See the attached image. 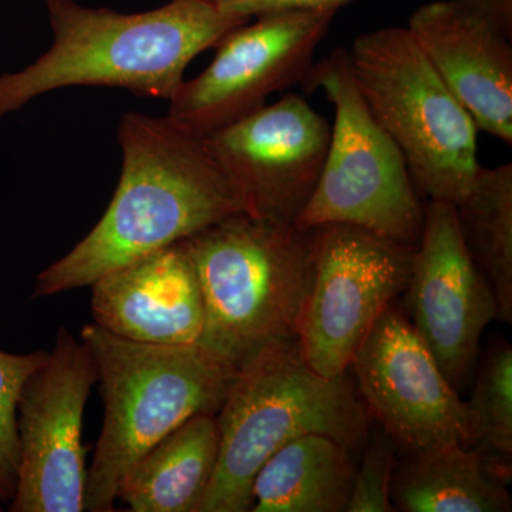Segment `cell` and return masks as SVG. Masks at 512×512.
<instances>
[{"instance_id": "cell-1", "label": "cell", "mask_w": 512, "mask_h": 512, "mask_svg": "<svg viewBox=\"0 0 512 512\" xmlns=\"http://www.w3.org/2000/svg\"><path fill=\"white\" fill-rule=\"evenodd\" d=\"M119 143L123 168L109 208L69 254L37 275L33 298L90 286L113 269L247 211L201 138L167 117L124 114Z\"/></svg>"}, {"instance_id": "cell-2", "label": "cell", "mask_w": 512, "mask_h": 512, "mask_svg": "<svg viewBox=\"0 0 512 512\" xmlns=\"http://www.w3.org/2000/svg\"><path fill=\"white\" fill-rule=\"evenodd\" d=\"M53 45L19 72L0 74V119L64 87H116L170 101L195 56L251 18L205 0L120 13L45 0Z\"/></svg>"}, {"instance_id": "cell-3", "label": "cell", "mask_w": 512, "mask_h": 512, "mask_svg": "<svg viewBox=\"0 0 512 512\" xmlns=\"http://www.w3.org/2000/svg\"><path fill=\"white\" fill-rule=\"evenodd\" d=\"M181 242L204 298L202 348L241 370L264 350L298 340L312 282V229L245 211Z\"/></svg>"}, {"instance_id": "cell-4", "label": "cell", "mask_w": 512, "mask_h": 512, "mask_svg": "<svg viewBox=\"0 0 512 512\" xmlns=\"http://www.w3.org/2000/svg\"><path fill=\"white\" fill-rule=\"evenodd\" d=\"M82 340L92 350L104 402L84 511L111 512L130 468L185 421L217 416L239 370L201 345L133 342L96 323L84 326Z\"/></svg>"}, {"instance_id": "cell-5", "label": "cell", "mask_w": 512, "mask_h": 512, "mask_svg": "<svg viewBox=\"0 0 512 512\" xmlns=\"http://www.w3.org/2000/svg\"><path fill=\"white\" fill-rule=\"evenodd\" d=\"M215 417L220 453L198 512L251 511L259 468L292 440L325 434L362 450L370 427L348 373L319 375L298 340L266 349L242 367Z\"/></svg>"}, {"instance_id": "cell-6", "label": "cell", "mask_w": 512, "mask_h": 512, "mask_svg": "<svg viewBox=\"0 0 512 512\" xmlns=\"http://www.w3.org/2000/svg\"><path fill=\"white\" fill-rule=\"evenodd\" d=\"M367 107L399 147L416 190L456 205L478 168L477 131L407 28L357 36L349 50Z\"/></svg>"}, {"instance_id": "cell-7", "label": "cell", "mask_w": 512, "mask_h": 512, "mask_svg": "<svg viewBox=\"0 0 512 512\" xmlns=\"http://www.w3.org/2000/svg\"><path fill=\"white\" fill-rule=\"evenodd\" d=\"M301 84L306 92L325 93L336 120L319 183L296 225H356L416 247L423 231V204L403 154L357 87L349 50H333L313 63Z\"/></svg>"}, {"instance_id": "cell-8", "label": "cell", "mask_w": 512, "mask_h": 512, "mask_svg": "<svg viewBox=\"0 0 512 512\" xmlns=\"http://www.w3.org/2000/svg\"><path fill=\"white\" fill-rule=\"evenodd\" d=\"M313 274L299 323L308 365L346 375L356 350L412 274L414 249L350 224L311 228Z\"/></svg>"}, {"instance_id": "cell-9", "label": "cell", "mask_w": 512, "mask_h": 512, "mask_svg": "<svg viewBox=\"0 0 512 512\" xmlns=\"http://www.w3.org/2000/svg\"><path fill=\"white\" fill-rule=\"evenodd\" d=\"M335 15L333 9L274 10L232 29L215 46L210 66L184 80L165 117L202 137L261 109L272 93L302 83Z\"/></svg>"}, {"instance_id": "cell-10", "label": "cell", "mask_w": 512, "mask_h": 512, "mask_svg": "<svg viewBox=\"0 0 512 512\" xmlns=\"http://www.w3.org/2000/svg\"><path fill=\"white\" fill-rule=\"evenodd\" d=\"M97 379L87 343L60 328L45 365L20 394L18 483L10 511H84V409Z\"/></svg>"}, {"instance_id": "cell-11", "label": "cell", "mask_w": 512, "mask_h": 512, "mask_svg": "<svg viewBox=\"0 0 512 512\" xmlns=\"http://www.w3.org/2000/svg\"><path fill=\"white\" fill-rule=\"evenodd\" d=\"M330 136L328 120L291 93L200 138L249 214L296 224L319 183Z\"/></svg>"}, {"instance_id": "cell-12", "label": "cell", "mask_w": 512, "mask_h": 512, "mask_svg": "<svg viewBox=\"0 0 512 512\" xmlns=\"http://www.w3.org/2000/svg\"><path fill=\"white\" fill-rule=\"evenodd\" d=\"M350 367L366 409L406 453L470 439L467 404L441 372L409 318L390 305Z\"/></svg>"}, {"instance_id": "cell-13", "label": "cell", "mask_w": 512, "mask_h": 512, "mask_svg": "<svg viewBox=\"0 0 512 512\" xmlns=\"http://www.w3.org/2000/svg\"><path fill=\"white\" fill-rule=\"evenodd\" d=\"M406 292L410 323L458 392L476 369L481 336L498 319V306L464 245L453 204L430 200L424 207Z\"/></svg>"}, {"instance_id": "cell-14", "label": "cell", "mask_w": 512, "mask_h": 512, "mask_svg": "<svg viewBox=\"0 0 512 512\" xmlns=\"http://www.w3.org/2000/svg\"><path fill=\"white\" fill-rule=\"evenodd\" d=\"M407 29L478 130L511 146V39L454 0L421 6Z\"/></svg>"}, {"instance_id": "cell-15", "label": "cell", "mask_w": 512, "mask_h": 512, "mask_svg": "<svg viewBox=\"0 0 512 512\" xmlns=\"http://www.w3.org/2000/svg\"><path fill=\"white\" fill-rule=\"evenodd\" d=\"M92 286L96 325L150 345H200L204 298L183 242L134 259Z\"/></svg>"}, {"instance_id": "cell-16", "label": "cell", "mask_w": 512, "mask_h": 512, "mask_svg": "<svg viewBox=\"0 0 512 512\" xmlns=\"http://www.w3.org/2000/svg\"><path fill=\"white\" fill-rule=\"evenodd\" d=\"M218 453L217 417H192L130 468L117 500L133 512H198L214 477Z\"/></svg>"}, {"instance_id": "cell-17", "label": "cell", "mask_w": 512, "mask_h": 512, "mask_svg": "<svg viewBox=\"0 0 512 512\" xmlns=\"http://www.w3.org/2000/svg\"><path fill=\"white\" fill-rule=\"evenodd\" d=\"M352 450L325 434L279 448L252 483L254 512H346L355 480Z\"/></svg>"}, {"instance_id": "cell-18", "label": "cell", "mask_w": 512, "mask_h": 512, "mask_svg": "<svg viewBox=\"0 0 512 512\" xmlns=\"http://www.w3.org/2000/svg\"><path fill=\"white\" fill-rule=\"evenodd\" d=\"M397 464L392 501L403 512H507L508 483L474 448L461 443L406 453Z\"/></svg>"}, {"instance_id": "cell-19", "label": "cell", "mask_w": 512, "mask_h": 512, "mask_svg": "<svg viewBox=\"0 0 512 512\" xmlns=\"http://www.w3.org/2000/svg\"><path fill=\"white\" fill-rule=\"evenodd\" d=\"M468 254L493 289L498 319L512 323V164L478 168L454 205Z\"/></svg>"}, {"instance_id": "cell-20", "label": "cell", "mask_w": 512, "mask_h": 512, "mask_svg": "<svg viewBox=\"0 0 512 512\" xmlns=\"http://www.w3.org/2000/svg\"><path fill=\"white\" fill-rule=\"evenodd\" d=\"M470 439L505 483L512 477V349L498 346L488 353L476 386L466 402Z\"/></svg>"}, {"instance_id": "cell-21", "label": "cell", "mask_w": 512, "mask_h": 512, "mask_svg": "<svg viewBox=\"0 0 512 512\" xmlns=\"http://www.w3.org/2000/svg\"><path fill=\"white\" fill-rule=\"evenodd\" d=\"M45 350L13 355L0 350V501H12L18 483V403L23 386L45 365Z\"/></svg>"}, {"instance_id": "cell-22", "label": "cell", "mask_w": 512, "mask_h": 512, "mask_svg": "<svg viewBox=\"0 0 512 512\" xmlns=\"http://www.w3.org/2000/svg\"><path fill=\"white\" fill-rule=\"evenodd\" d=\"M397 444L380 426L369 427L362 464L355 471L346 512H393L392 484L397 467Z\"/></svg>"}, {"instance_id": "cell-23", "label": "cell", "mask_w": 512, "mask_h": 512, "mask_svg": "<svg viewBox=\"0 0 512 512\" xmlns=\"http://www.w3.org/2000/svg\"><path fill=\"white\" fill-rule=\"evenodd\" d=\"M512 40V0H454Z\"/></svg>"}, {"instance_id": "cell-24", "label": "cell", "mask_w": 512, "mask_h": 512, "mask_svg": "<svg viewBox=\"0 0 512 512\" xmlns=\"http://www.w3.org/2000/svg\"><path fill=\"white\" fill-rule=\"evenodd\" d=\"M350 0H249L241 9L238 15L254 18L274 10L284 9H333L338 10L340 6Z\"/></svg>"}, {"instance_id": "cell-25", "label": "cell", "mask_w": 512, "mask_h": 512, "mask_svg": "<svg viewBox=\"0 0 512 512\" xmlns=\"http://www.w3.org/2000/svg\"><path fill=\"white\" fill-rule=\"evenodd\" d=\"M205 2L211 3V5L217 6L225 12L235 13L238 15V10L249 2V0H205Z\"/></svg>"}]
</instances>
